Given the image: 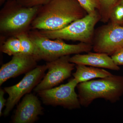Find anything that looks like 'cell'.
Segmentation results:
<instances>
[{
    "label": "cell",
    "mask_w": 123,
    "mask_h": 123,
    "mask_svg": "<svg viewBox=\"0 0 123 123\" xmlns=\"http://www.w3.org/2000/svg\"><path fill=\"white\" fill-rule=\"evenodd\" d=\"M118 4L123 5V0H121Z\"/></svg>",
    "instance_id": "23"
},
{
    "label": "cell",
    "mask_w": 123,
    "mask_h": 123,
    "mask_svg": "<svg viewBox=\"0 0 123 123\" xmlns=\"http://www.w3.org/2000/svg\"><path fill=\"white\" fill-rule=\"evenodd\" d=\"M78 84L74 78L66 84L37 93L43 103L47 105L60 106L69 110L79 109L81 105L75 91Z\"/></svg>",
    "instance_id": "6"
},
{
    "label": "cell",
    "mask_w": 123,
    "mask_h": 123,
    "mask_svg": "<svg viewBox=\"0 0 123 123\" xmlns=\"http://www.w3.org/2000/svg\"><path fill=\"white\" fill-rule=\"evenodd\" d=\"M96 52L112 55L123 48V26L113 23L101 29L93 47Z\"/></svg>",
    "instance_id": "9"
},
{
    "label": "cell",
    "mask_w": 123,
    "mask_h": 123,
    "mask_svg": "<svg viewBox=\"0 0 123 123\" xmlns=\"http://www.w3.org/2000/svg\"><path fill=\"white\" fill-rule=\"evenodd\" d=\"M70 57L69 55L64 56L54 61L46 62L48 72L34 88V92L38 93L54 88L70 77L76 65L70 62Z\"/></svg>",
    "instance_id": "8"
},
{
    "label": "cell",
    "mask_w": 123,
    "mask_h": 123,
    "mask_svg": "<svg viewBox=\"0 0 123 123\" xmlns=\"http://www.w3.org/2000/svg\"><path fill=\"white\" fill-rule=\"evenodd\" d=\"M20 4L25 7H32L41 6L50 0H17Z\"/></svg>",
    "instance_id": "18"
},
{
    "label": "cell",
    "mask_w": 123,
    "mask_h": 123,
    "mask_svg": "<svg viewBox=\"0 0 123 123\" xmlns=\"http://www.w3.org/2000/svg\"><path fill=\"white\" fill-rule=\"evenodd\" d=\"M0 11V32L4 37L29 32L39 6L25 7L17 0H7Z\"/></svg>",
    "instance_id": "3"
},
{
    "label": "cell",
    "mask_w": 123,
    "mask_h": 123,
    "mask_svg": "<svg viewBox=\"0 0 123 123\" xmlns=\"http://www.w3.org/2000/svg\"><path fill=\"white\" fill-rule=\"evenodd\" d=\"M87 13L77 0H50L40 6L31 30H56Z\"/></svg>",
    "instance_id": "1"
},
{
    "label": "cell",
    "mask_w": 123,
    "mask_h": 123,
    "mask_svg": "<svg viewBox=\"0 0 123 123\" xmlns=\"http://www.w3.org/2000/svg\"><path fill=\"white\" fill-rule=\"evenodd\" d=\"M99 18V15L96 10L73 22L63 29L56 30L39 31L51 39L78 41L91 44L94 27Z\"/></svg>",
    "instance_id": "5"
},
{
    "label": "cell",
    "mask_w": 123,
    "mask_h": 123,
    "mask_svg": "<svg viewBox=\"0 0 123 123\" xmlns=\"http://www.w3.org/2000/svg\"><path fill=\"white\" fill-rule=\"evenodd\" d=\"M0 51L9 56L21 53L20 40L14 36L10 37L1 44Z\"/></svg>",
    "instance_id": "14"
},
{
    "label": "cell",
    "mask_w": 123,
    "mask_h": 123,
    "mask_svg": "<svg viewBox=\"0 0 123 123\" xmlns=\"http://www.w3.org/2000/svg\"><path fill=\"white\" fill-rule=\"evenodd\" d=\"M7 1V0H0V6H1L4 4Z\"/></svg>",
    "instance_id": "22"
},
{
    "label": "cell",
    "mask_w": 123,
    "mask_h": 123,
    "mask_svg": "<svg viewBox=\"0 0 123 123\" xmlns=\"http://www.w3.org/2000/svg\"><path fill=\"white\" fill-rule=\"evenodd\" d=\"M69 61L75 64H81L114 70H120V68L115 63L111 57L105 53L88 52L86 54H75L70 57Z\"/></svg>",
    "instance_id": "12"
},
{
    "label": "cell",
    "mask_w": 123,
    "mask_h": 123,
    "mask_svg": "<svg viewBox=\"0 0 123 123\" xmlns=\"http://www.w3.org/2000/svg\"><path fill=\"white\" fill-rule=\"evenodd\" d=\"M28 35L34 45V56L39 61L43 60L51 62L64 56L89 52L93 48L89 43L81 42L77 44H69L62 39H51L39 30H31Z\"/></svg>",
    "instance_id": "4"
},
{
    "label": "cell",
    "mask_w": 123,
    "mask_h": 123,
    "mask_svg": "<svg viewBox=\"0 0 123 123\" xmlns=\"http://www.w3.org/2000/svg\"><path fill=\"white\" fill-rule=\"evenodd\" d=\"M5 92L4 90L0 89V116H2L3 113L2 112V110L6 106L7 100L5 99L4 95Z\"/></svg>",
    "instance_id": "21"
},
{
    "label": "cell",
    "mask_w": 123,
    "mask_h": 123,
    "mask_svg": "<svg viewBox=\"0 0 123 123\" xmlns=\"http://www.w3.org/2000/svg\"><path fill=\"white\" fill-rule=\"evenodd\" d=\"M88 14L93 12L96 9L100 8L98 0H77Z\"/></svg>",
    "instance_id": "16"
},
{
    "label": "cell",
    "mask_w": 123,
    "mask_h": 123,
    "mask_svg": "<svg viewBox=\"0 0 123 123\" xmlns=\"http://www.w3.org/2000/svg\"><path fill=\"white\" fill-rule=\"evenodd\" d=\"M76 71L73 75L78 84L96 78H103L112 74L107 70L99 68L87 66L84 65H75Z\"/></svg>",
    "instance_id": "13"
},
{
    "label": "cell",
    "mask_w": 123,
    "mask_h": 123,
    "mask_svg": "<svg viewBox=\"0 0 123 123\" xmlns=\"http://www.w3.org/2000/svg\"><path fill=\"white\" fill-rule=\"evenodd\" d=\"M43 114V108L37 97L32 93L24 95L17 107L12 119L13 123H33Z\"/></svg>",
    "instance_id": "11"
},
{
    "label": "cell",
    "mask_w": 123,
    "mask_h": 123,
    "mask_svg": "<svg viewBox=\"0 0 123 123\" xmlns=\"http://www.w3.org/2000/svg\"><path fill=\"white\" fill-rule=\"evenodd\" d=\"M47 69L46 65L37 66L26 73L17 84L4 88L5 92L9 95L5 109L3 113L4 116H8L20 99L25 95L30 93L39 84L44 77L45 72Z\"/></svg>",
    "instance_id": "7"
},
{
    "label": "cell",
    "mask_w": 123,
    "mask_h": 123,
    "mask_svg": "<svg viewBox=\"0 0 123 123\" xmlns=\"http://www.w3.org/2000/svg\"><path fill=\"white\" fill-rule=\"evenodd\" d=\"M100 8L104 11H112V9L118 4L119 0H98Z\"/></svg>",
    "instance_id": "19"
},
{
    "label": "cell",
    "mask_w": 123,
    "mask_h": 123,
    "mask_svg": "<svg viewBox=\"0 0 123 123\" xmlns=\"http://www.w3.org/2000/svg\"><path fill=\"white\" fill-rule=\"evenodd\" d=\"M77 88L81 105L84 107H88L97 98H103L114 103L123 95V76L112 75L90 80L79 83Z\"/></svg>",
    "instance_id": "2"
},
{
    "label": "cell",
    "mask_w": 123,
    "mask_h": 123,
    "mask_svg": "<svg viewBox=\"0 0 123 123\" xmlns=\"http://www.w3.org/2000/svg\"><path fill=\"white\" fill-rule=\"evenodd\" d=\"M37 58L34 55L19 53L13 56L10 61L0 69V85L9 79L29 72L38 66Z\"/></svg>",
    "instance_id": "10"
},
{
    "label": "cell",
    "mask_w": 123,
    "mask_h": 123,
    "mask_svg": "<svg viewBox=\"0 0 123 123\" xmlns=\"http://www.w3.org/2000/svg\"><path fill=\"white\" fill-rule=\"evenodd\" d=\"M14 37L17 38L20 40L21 53L34 55L35 53L34 45L29 37L28 32H23Z\"/></svg>",
    "instance_id": "15"
},
{
    "label": "cell",
    "mask_w": 123,
    "mask_h": 123,
    "mask_svg": "<svg viewBox=\"0 0 123 123\" xmlns=\"http://www.w3.org/2000/svg\"><path fill=\"white\" fill-rule=\"evenodd\" d=\"M111 57L117 65H123V48L115 52L111 55Z\"/></svg>",
    "instance_id": "20"
},
{
    "label": "cell",
    "mask_w": 123,
    "mask_h": 123,
    "mask_svg": "<svg viewBox=\"0 0 123 123\" xmlns=\"http://www.w3.org/2000/svg\"><path fill=\"white\" fill-rule=\"evenodd\" d=\"M111 15L114 23L123 22V5L117 4L112 9Z\"/></svg>",
    "instance_id": "17"
}]
</instances>
